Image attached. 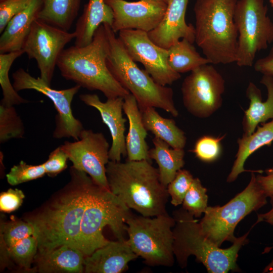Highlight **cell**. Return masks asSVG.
Wrapping results in <instances>:
<instances>
[{"label": "cell", "instance_id": "obj_21", "mask_svg": "<svg viewBox=\"0 0 273 273\" xmlns=\"http://www.w3.org/2000/svg\"><path fill=\"white\" fill-rule=\"evenodd\" d=\"M42 0H31L28 6L8 23L0 37V53L21 50L41 8Z\"/></svg>", "mask_w": 273, "mask_h": 273}, {"label": "cell", "instance_id": "obj_28", "mask_svg": "<svg viewBox=\"0 0 273 273\" xmlns=\"http://www.w3.org/2000/svg\"><path fill=\"white\" fill-rule=\"evenodd\" d=\"M81 0H42L38 19L68 31L79 10Z\"/></svg>", "mask_w": 273, "mask_h": 273}, {"label": "cell", "instance_id": "obj_41", "mask_svg": "<svg viewBox=\"0 0 273 273\" xmlns=\"http://www.w3.org/2000/svg\"><path fill=\"white\" fill-rule=\"evenodd\" d=\"M254 70L263 75L273 76V44L268 54L254 62Z\"/></svg>", "mask_w": 273, "mask_h": 273}, {"label": "cell", "instance_id": "obj_3", "mask_svg": "<svg viewBox=\"0 0 273 273\" xmlns=\"http://www.w3.org/2000/svg\"><path fill=\"white\" fill-rule=\"evenodd\" d=\"M109 43L104 24L96 31L90 43L64 49L57 66L63 77L81 87L98 90L107 99L124 98L130 93L114 77L107 65Z\"/></svg>", "mask_w": 273, "mask_h": 273}, {"label": "cell", "instance_id": "obj_25", "mask_svg": "<svg viewBox=\"0 0 273 273\" xmlns=\"http://www.w3.org/2000/svg\"><path fill=\"white\" fill-rule=\"evenodd\" d=\"M273 142V119L264 123L249 135L243 134L238 140V149L231 171L226 181H235L240 174L246 171L244 166L247 158L256 150L264 146H269Z\"/></svg>", "mask_w": 273, "mask_h": 273}, {"label": "cell", "instance_id": "obj_23", "mask_svg": "<svg viewBox=\"0 0 273 273\" xmlns=\"http://www.w3.org/2000/svg\"><path fill=\"white\" fill-rule=\"evenodd\" d=\"M85 256L78 248L64 245L42 254L34 260L39 272L81 273L84 271Z\"/></svg>", "mask_w": 273, "mask_h": 273}, {"label": "cell", "instance_id": "obj_22", "mask_svg": "<svg viewBox=\"0 0 273 273\" xmlns=\"http://www.w3.org/2000/svg\"><path fill=\"white\" fill-rule=\"evenodd\" d=\"M123 109L129 122L128 132L125 138L127 160H150L149 149L146 141L147 130L136 100L131 94L124 98Z\"/></svg>", "mask_w": 273, "mask_h": 273}, {"label": "cell", "instance_id": "obj_39", "mask_svg": "<svg viewBox=\"0 0 273 273\" xmlns=\"http://www.w3.org/2000/svg\"><path fill=\"white\" fill-rule=\"evenodd\" d=\"M68 157L61 148L58 147L49 155L48 160L43 164L46 173L50 176H54L67 167Z\"/></svg>", "mask_w": 273, "mask_h": 273}, {"label": "cell", "instance_id": "obj_29", "mask_svg": "<svg viewBox=\"0 0 273 273\" xmlns=\"http://www.w3.org/2000/svg\"><path fill=\"white\" fill-rule=\"evenodd\" d=\"M168 64L176 72L180 74L192 71L205 64H210L202 57L188 40L183 38L168 49Z\"/></svg>", "mask_w": 273, "mask_h": 273}, {"label": "cell", "instance_id": "obj_35", "mask_svg": "<svg viewBox=\"0 0 273 273\" xmlns=\"http://www.w3.org/2000/svg\"><path fill=\"white\" fill-rule=\"evenodd\" d=\"M46 173L43 164H28L23 161L11 168L6 175L8 183L12 186L36 179L43 176Z\"/></svg>", "mask_w": 273, "mask_h": 273}, {"label": "cell", "instance_id": "obj_46", "mask_svg": "<svg viewBox=\"0 0 273 273\" xmlns=\"http://www.w3.org/2000/svg\"><path fill=\"white\" fill-rule=\"evenodd\" d=\"M269 272L273 273V268L269 271Z\"/></svg>", "mask_w": 273, "mask_h": 273}, {"label": "cell", "instance_id": "obj_38", "mask_svg": "<svg viewBox=\"0 0 273 273\" xmlns=\"http://www.w3.org/2000/svg\"><path fill=\"white\" fill-rule=\"evenodd\" d=\"M31 0H3L0 1V33H2L9 21L24 10Z\"/></svg>", "mask_w": 273, "mask_h": 273}, {"label": "cell", "instance_id": "obj_9", "mask_svg": "<svg viewBox=\"0 0 273 273\" xmlns=\"http://www.w3.org/2000/svg\"><path fill=\"white\" fill-rule=\"evenodd\" d=\"M267 198L252 172L247 186L226 204L207 207L199 222L202 233L218 247L224 241L234 243L237 239L234 235L237 224L251 212L264 206Z\"/></svg>", "mask_w": 273, "mask_h": 273}, {"label": "cell", "instance_id": "obj_36", "mask_svg": "<svg viewBox=\"0 0 273 273\" xmlns=\"http://www.w3.org/2000/svg\"><path fill=\"white\" fill-rule=\"evenodd\" d=\"M225 135L214 137L204 135L196 141L193 152L199 160L205 162H212L217 160L221 153L220 142Z\"/></svg>", "mask_w": 273, "mask_h": 273}, {"label": "cell", "instance_id": "obj_2", "mask_svg": "<svg viewBox=\"0 0 273 273\" xmlns=\"http://www.w3.org/2000/svg\"><path fill=\"white\" fill-rule=\"evenodd\" d=\"M106 176L110 191L129 208L146 217L167 213V187L160 180L158 169L149 160H110Z\"/></svg>", "mask_w": 273, "mask_h": 273}, {"label": "cell", "instance_id": "obj_11", "mask_svg": "<svg viewBox=\"0 0 273 273\" xmlns=\"http://www.w3.org/2000/svg\"><path fill=\"white\" fill-rule=\"evenodd\" d=\"M224 89L221 74L211 65H202L192 71L182 83L184 105L195 117H209L222 106Z\"/></svg>", "mask_w": 273, "mask_h": 273}, {"label": "cell", "instance_id": "obj_1", "mask_svg": "<svg viewBox=\"0 0 273 273\" xmlns=\"http://www.w3.org/2000/svg\"><path fill=\"white\" fill-rule=\"evenodd\" d=\"M71 181L63 194L37 214L27 219L34 229L37 254L64 245L78 248L82 216L94 182L84 172L71 167Z\"/></svg>", "mask_w": 273, "mask_h": 273}, {"label": "cell", "instance_id": "obj_19", "mask_svg": "<svg viewBox=\"0 0 273 273\" xmlns=\"http://www.w3.org/2000/svg\"><path fill=\"white\" fill-rule=\"evenodd\" d=\"M138 257L127 240L109 241L85 256L84 271L86 273H120L127 269L130 261Z\"/></svg>", "mask_w": 273, "mask_h": 273}, {"label": "cell", "instance_id": "obj_40", "mask_svg": "<svg viewBox=\"0 0 273 273\" xmlns=\"http://www.w3.org/2000/svg\"><path fill=\"white\" fill-rule=\"evenodd\" d=\"M25 195L18 189H9L0 195V210L10 213L18 209L23 203Z\"/></svg>", "mask_w": 273, "mask_h": 273}, {"label": "cell", "instance_id": "obj_43", "mask_svg": "<svg viewBox=\"0 0 273 273\" xmlns=\"http://www.w3.org/2000/svg\"><path fill=\"white\" fill-rule=\"evenodd\" d=\"M270 203L271 206V209L265 213L259 214L257 215V220L255 224L261 221L266 222L270 224L273 225V195H270ZM254 224V225H255ZM273 268V260L265 267L263 272H268Z\"/></svg>", "mask_w": 273, "mask_h": 273}, {"label": "cell", "instance_id": "obj_15", "mask_svg": "<svg viewBox=\"0 0 273 273\" xmlns=\"http://www.w3.org/2000/svg\"><path fill=\"white\" fill-rule=\"evenodd\" d=\"M118 37L132 60L142 63L145 70L157 83L166 86L180 78V74L172 70L168 64V50L155 43L148 32L122 30L119 32Z\"/></svg>", "mask_w": 273, "mask_h": 273}, {"label": "cell", "instance_id": "obj_24", "mask_svg": "<svg viewBox=\"0 0 273 273\" xmlns=\"http://www.w3.org/2000/svg\"><path fill=\"white\" fill-rule=\"evenodd\" d=\"M113 18V11L105 0H89L76 24L74 45L88 44L100 26L106 24L111 26Z\"/></svg>", "mask_w": 273, "mask_h": 273}, {"label": "cell", "instance_id": "obj_8", "mask_svg": "<svg viewBox=\"0 0 273 273\" xmlns=\"http://www.w3.org/2000/svg\"><path fill=\"white\" fill-rule=\"evenodd\" d=\"M127 240L132 251L151 266L174 264L173 228L175 221L168 213L154 217L133 216L127 220Z\"/></svg>", "mask_w": 273, "mask_h": 273}, {"label": "cell", "instance_id": "obj_44", "mask_svg": "<svg viewBox=\"0 0 273 273\" xmlns=\"http://www.w3.org/2000/svg\"><path fill=\"white\" fill-rule=\"evenodd\" d=\"M145 1H152V2H158V3H164V4H165L166 5H167L170 0H145Z\"/></svg>", "mask_w": 273, "mask_h": 273}, {"label": "cell", "instance_id": "obj_16", "mask_svg": "<svg viewBox=\"0 0 273 273\" xmlns=\"http://www.w3.org/2000/svg\"><path fill=\"white\" fill-rule=\"evenodd\" d=\"M106 3L113 12V22L111 27L115 33L125 29L149 32L160 22L167 5L145 0H108Z\"/></svg>", "mask_w": 273, "mask_h": 273}, {"label": "cell", "instance_id": "obj_7", "mask_svg": "<svg viewBox=\"0 0 273 273\" xmlns=\"http://www.w3.org/2000/svg\"><path fill=\"white\" fill-rule=\"evenodd\" d=\"M131 215L130 209L117 196L94 183L82 216L78 248L86 256L106 245L110 241L102 232L106 225L118 240H125L126 222Z\"/></svg>", "mask_w": 273, "mask_h": 273}, {"label": "cell", "instance_id": "obj_32", "mask_svg": "<svg viewBox=\"0 0 273 273\" xmlns=\"http://www.w3.org/2000/svg\"><path fill=\"white\" fill-rule=\"evenodd\" d=\"M4 249L8 257L25 270H30L31 263L37 253V241L33 235H31L9 247H4Z\"/></svg>", "mask_w": 273, "mask_h": 273}, {"label": "cell", "instance_id": "obj_13", "mask_svg": "<svg viewBox=\"0 0 273 273\" xmlns=\"http://www.w3.org/2000/svg\"><path fill=\"white\" fill-rule=\"evenodd\" d=\"M75 32H69L39 19L33 22L22 50L29 59H35L40 77L51 85L58 60L65 46L75 38Z\"/></svg>", "mask_w": 273, "mask_h": 273}, {"label": "cell", "instance_id": "obj_30", "mask_svg": "<svg viewBox=\"0 0 273 273\" xmlns=\"http://www.w3.org/2000/svg\"><path fill=\"white\" fill-rule=\"evenodd\" d=\"M24 53V51L21 50L0 54V84L3 96L1 104L10 106L29 102L18 94L10 82L9 75L14 61Z\"/></svg>", "mask_w": 273, "mask_h": 273}, {"label": "cell", "instance_id": "obj_5", "mask_svg": "<svg viewBox=\"0 0 273 273\" xmlns=\"http://www.w3.org/2000/svg\"><path fill=\"white\" fill-rule=\"evenodd\" d=\"M237 0H196L195 41L213 64L236 63L238 31L234 20Z\"/></svg>", "mask_w": 273, "mask_h": 273}, {"label": "cell", "instance_id": "obj_26", "mask_svg": "<svg viewBox=\"0 0 273 273\" xmlns=\"http://www.w3.org/2000/svg\"><path fill=\"white\" fill-rule=\"evenodd\" d=\"M140 110L147 131L151 132L155 136L162 140L173 148H185L187 142L185 133L176 125L173 119L162 117L154 107H148Z\"/></svg>", "mask_w": 273, "mask_h": 273}, {"label": "cell", "instance_id": "obj_45", "mask_svg": "<svg viewBox=\"0 0 273 273\" xmlns=\"http://www.w3.org/2000/svg\"><path fill=\"white\" fill-rule=\"evenodd\" d=\"M269 3L271 6L273 7V0H269Z\"/></svg>", "mask_w": 273, "mask_h": 273}, {"label": "cell", "instance_id": "obj_34", "mask_svg": "<svg viewBox=\"0 0 273 273\" xmlns=\"http://www.w3.org/2000/svg\"><path fill=\"white\" fill-rule=\"evenodd\" d=\"M34 229L32 224L20 220L2 223L1 225V244L9 247L20 240L33 235Z\"/></svg>", "mask_w": 273, "mask_h": 273}, {"label": "cell", "instance_id": "obj_27", "mask_svg": "<svg viewBox=\"0 0 273 273\" xmlns=\"http://www.w3.org/2000/svg\"><path fill=\"white\" fill-rule=\"evenodd\" d=\"M152 142L154 147L149 150V156L157 163L160 180L167 187L177 171L184 166L185 151L184 149L171 147L156 136L152 139Z\"/></svg>", "mask_w": 273, "mask_h": 273}, {"label": "cell", "instance_id": "obj_17", "mask_svg": "<svg viewBox=\"0 0 273 273\" xmlns=\"http://www.w3.org/2000/svg\"><path fill=\"white\" fill-rule=\"evenodd\" d=\"M80 100L87 106L96 109L99 112L102 121L108 127L112 144L109 150V159L119 162L121 156H126V149L125 124L126 119L123 117L124 98L116 97L107 99L102 102L97 94H81Z\"/></svg>", "mask_w": 273, "mask_h": 273}, {"label": "cell", "instance_id": "obj_18", "mask_svg": "<svg viewBox=\"0 0 273 273\" xmlns=\"http://www.w3.org/2000/svg\"><path fill=\"white\" fill-rule=\"evenodd\" d=\"M189 0H170L159 24L148 32L149 38L157 45L168 49L185 38L193 43L195 41V27L185 19Z\"/></svg>", "mask_w": 273, "mask_h": 273}, {"label": "cell", "instance_id": "obj_33", "mask_svg": "<svg viewBox=\"0 0 273 273\" xmlns=\"http://www.w3.org/2000/svg\"><path fill=\"white\" fill-rule=\"evenodd\" d=\"M207 189L204 188L199 178H194L183 202V208L195 217L201 216L207 206Z\"/></svg>", "mask_w": 273, "mask_h": 273}, {"label": "cell", "instance_id": "obj_14", "mask_svg": "<svg viewBox=\"0 0 273 273\" xmlns=\"http://www.w3.org/2000/svg\"><path fill=\"white\" fill-rule=\"evenodd\" d=\"M77 170L84 172L100 187L109 190L106 176L110 145L102 132L83 129L79 139L60 146Z\"/></svg>", "mask_w": 273, "mask_h": 273}, {"label": "cell", "instance_id": "obj_6", "mask_svg": "<svg viewBox=\"0 0 273 273\" xmlns=\"http://www.w3.org/2000/svg\"><path fill=\"white\" fill-rule=\"evenodd\" d=\"M104 25L109 43L107 65L116 80L134 96L140 109L148 107L160 108L177 117L173 89L157 83L145 70L141 69L111 26Z\"/></svg>", "mask_w": 273, "mask_h": 273}, {"label": "cell", "instance_id": "obj_47", "mask_svg": "<svg viewBox=\"0 0 273 273\" xmlns=\"http://www.w3.org/2000/svg\"><path fill=\"white\" fill-rule=\"evenodd\" d=\"M105 2H106L108 0H105Z\"/></svg>", "mask_w": 273, "mask_h": 273}, {"label": "cell", "instance_id": "obj_20", "mask_svg": "<svg viewBox=\"0 0 273 273\" xmlns=\"http://www.w3.org/2000/svg\"><path fill=\"white\" fill-rule=\"evenodd\" d=\"M260 82L267 92V98L264 101H262L260 90L253 82H250L246 89L250 103L242 122L243 134L246 135L253 133L259 124L273 119V76L262 75Z\"/></svg>", "mask_w": 273, "mask_h": 273}, {"label": "cell", "instance_id": "obj_31", "mask_svg": "<svg viewBox=\"0 0 273 273\" xmlns=\"http://www.w3.org/2000/svg\"><path fill=\"white\" fill-rule=\"evenodd\" d=\"M25 129L22 120L14 106L0 105V143L22 138Z\"/></svg>", "mask_w": 273, "mask_h": 273}, {"label": "cell", "instance_id": "obj_48", "mask_svg": "<svg viewBox=\"0 0 273 273\" xmlns=\"http://www.w3.org/2000/svg\"><path fill=\"white\" fill-rule=\"evenodd\" d=\"M3 1V0H0V1Z\"/></svg>", "mask_w": 273, "mask_h": 273}, {"label": "cell", "instance_id": "obj_10", "mask_svg": "<svg viewBox=\"0 0 273 273\" xmlns=\"http://www.w3.org/2000/svg\"><path fill=\"white\" fill-rule=\"evenodd\" d=\"M234 20L238 34L236 63L252 67L256 54L273 42V22L263 0H237Z\"/></svg>", "mask_w": 273, "mask_h": 273}, {"label": "cell", "instance_id": "obj_42", "mask_svg": "<svg viewBox=\"0 0 273 273\" xmlns=\"http://www.w3.org/2000/svg\"><path fill=\"white\" fill-rule=\"evenodd\" d=\"M265 175H256L257 181L267 197L273 195V168L265 170Z\"/></svg>", "mask_w": 273, "mask_h": 273}, {"label": "cell", "instance_id": "obj_4", "mask_svg": "<svg viewBox=\"0 0 273 273\" xmlns=\"http://www.w3.org/2000/svg\"><path fill=\"white\" fill-rule=\"evenodd\" d=\"M173 217L175 221L173 251L181 268L187 266L189 257L194 255L210 273L240 270L237 264L238 252L248 242L250 231L237 238L231 247L222 249L203 235L197 220L183 207L173 212Z\"/></svg>", "mask_w": 273, "mask_h": 273}, {"label": "cell", "instance_id": "obj_12", "mask_svg": "<svg viewBox=\"0 0 273 273\" xmlns=\"http://www.w3.org/2000/svg\"><path fill=\"white\" fill-rule=\"evenodd\" d=\"M12 77L13 85L17 92L33 89L45 95L53 102L57 112L53 134L54 138H72L75 141L79 139L84 128L80 121L73 116L71 103L80 86L76 84L67 89L57 90L48 85L40 77L35 78L22 68L14 72Z\"/></svg>", "mask_w": 273, "mask_h": 273}, {"label": "cell", "instance_id": "obj_37", "mask_svg": "<svg viewBox=\"0 0 273 273\" xmlns=\"http://www.w3.org/2000/svg\"><path fill=\"white\" fill-rule=\"evenodd\" d=\"M194 178L191 172L186 169H180L177 171L175 177L167 186L170 202L173 205L177 206L183 203Z\"/></svg>", "mask_w": 273, "mask_h": 273}]
</instances>
